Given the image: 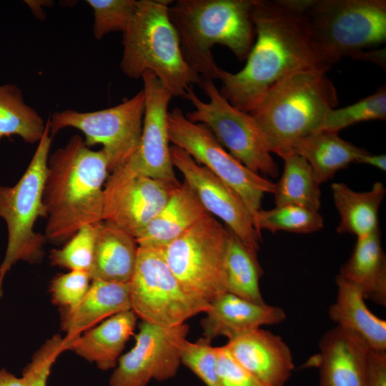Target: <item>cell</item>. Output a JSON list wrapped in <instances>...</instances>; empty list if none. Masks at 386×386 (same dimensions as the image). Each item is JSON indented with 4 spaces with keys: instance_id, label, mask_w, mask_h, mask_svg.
I'll use <instances>...</instances> for the list:
<instances>
[{
    "instance_id": "1",
    "label": "cell",
    "mask_w": 386,
    "mask_h": 386,
    "mask_svg": "<svg viewBox=\"0 0 386 386\" xmlns=\"http://www.w3.org/2000/svg\"><path fill=\"white\" fill-rule=\"evenodd\" d=\"M307 0H254L252 20L256 41L237 73L222 69L221 94L249 113L265 94L287 77L305 71H327L305 14Z\"/></svg>"
},
{
    "instance_id": "2",
    "label": "cell",
    "mask_w": 386,
    "mask_h": 386,
    "mask_svg": "<svg viewBox=\"0 0 386 386\" xmlns=\"http://www.w3.org/2000/svg\"><path fill=\"white\" fill-rule=\"evenodd\" d=\"M109 174L104 152L91 149L77 134L49 155L43 193L47 241L67 242L82 227L103 220Z\"/></svg>"
},
{
    "instance_id": "3",
    "label": "cell",
    "mask_w": 386,
    "mask_h": 386,
    "mask_svg": "<svg viewBox=\"0 0 386 386\" xmlns=\"http://www.w3.org/2000/svg\"><path fill=\"white\" fill-rule=\"evenodd\" d=\"M254 0H178L169 17L179 36L183 56L200 77L218 79L221 68L212 53L215 44L246 60L255 37Z\"/></svg>"
},
{
    "instance_id": "4",
    "label": "cell",
    "mask_w": 386,
    "mask_h": 386,
    "mask_svg": "<svg viewBox=\"0 0 386 386\" xmlns=\"http://www.w3.org/2000/svg\"><path fill=\"white\" fill-rule=\"evenodd\" d=\"M337 102L336 89L326 71L310 70L279 82L249 114L269 152L283 158L296 142L320 130Z\"/></svg>"
},
{
    "instance_id": "5",
    "label": "cell",
    "mask_w": 386,
    "mask_h": 386,
    "mask_svg": "<svg viewBox=\"0 0 386 386\" xmlns=\"http://www.w3.org/2000/svg\"><path fill=\"white\" fill-rule=\"evenodd\" d=\"M172 1L139 0L135 14L123 33L122 72L132 79L150 71L172 96L184 97L201 77L187 63L168 9Z\"/></svg>"
},
{
    "instance_id": "6",
    "label": "cell",
    "mask_w": 386,
    "mask_h": 386,
    "mask_svg": "<svg viewBox=\"0 0 386 386\" xmlns=\"http://www.w3.org/2000/svg\"><path fill=\"white\" fill-rule=\"evenodd\" d=\"M42 138L21 177L13 186H0V218L7 229V244L0 264V296L7 273L19 261L41 262L44 257V234L34 230L35 222L47 216L43 201L48 159L52 141L49 121Z\"/></svg>"
},
{
    "instance_id": "7",
    "label": "cell",
    "mask_w": 386,
    "mask_h": 386,
    "mask_svg": "<svg viewBox=\"0 0 386 386\" xmlns=\"http://www.w3.org/2000/svg\"><path fill=\"white\" fill-rule=\"evenodd\" d=\"M305 14L330 67L386 41L385 0H307Z\"/></svg>"
},
{
    "instance_id": "8",
    "label": "cell",
    "mask_w": 386,
    "mask_h": 386,
    "mask_svg": "<svg viewBox=\"0 0 386 386\" xmlns=\"http://www.w3.org/2000/svg\"><path fill=\"white\" fill-rule=\"evenodd\" d=\"M228 238V228L209 214L162 249L188 293L211 303L227 292Z\"/></svg>"
},
{
    "instance_id": "9",
    "label": "cell",
    "mask_w": 386,
    "mask_h": 386,
    "mask_svg": "<svg viewBox=\"0 0 386 386\" xmlns=\"http://www.w3.org/2000/svg\"><path fill=\"white\" fill-rule=\"evenodd\" d=\"M198 85L209 101L203 102L189 86L184 98L194 109L187 114V119L206 126L217 142L252 172L277 177L278 166L252 117L234 107L221 94L213 79L201 77Z\"/></svg>"
},
{
    "instance_id": "10",
    "label": "cell",
    "mask_w": 386,
    "mask_h": 386,
    "mask_svg": "<svg viewBox=\"0 0 386 386\" xmlns=\"http://www.w3.org/2000/svg\"><path fill=\"white\" fill-rule=\"evenodd\" d=\"M131 308L142 321L174 327L206 312L210 304L188 293L169 269L162 249L139 247L129 282Z\"/></svg>"
},
{
    "instance_id": "11",
    "label": "cell",
    "mask_w": 386,
    "mask_h": 386,
    "mask_svg": "<svg viewBox=\"0 0 386 386\" xmlns=\"http://www.w3.org/2000/svg\"><path fill=\"white\" fill-rule=\"evenodd\" d=\"M145 96L142 90L122 103L107 109L80 112H55L49 119L53 137L65 128L81 132L88 147L102 145L109 173L124 165L137 151L142 132Z\"/></svg>"
},
{
    "instance_id": "12",
    "label": "cell",
    "mask_w": 386,
    "mask_h": 386,
    "mask_svg": "<svg viewBox=\"0 0 386 386\" xmlns=\"http://www.w3.org/2000/svg\"><path fill=\"white\" fill-rule=\"evenodd\" d=\"M168 132L169 142L187 152L241 197L253 219L261 209L264 194L274 193L276 183L247 169L226 151L206 126L190 122L179 108L168 113Z\"/></svg>"
},
{
    "instance_id": "13",
    "label": "cell",
    "mask_w": 386,
    "mask_h": 386,
    "mask_svg": "<svg viewBox=\"0 0 386 386\" xmlns=\"http://www.w3.org/2000/svg\"><path fill=\"white\" fill-rule=\"evenodd\" d=\"M189 331L186 323L165 327L142 321L135 345L119 358L109 386H147L152 380L163 382L174 377Z\"/></svg>"
},
{
    "instance_id": "14",
    "label": "cell",
    "mask_w": 386,
    "mask_h": 386,
    "mask_svg": "<svg viewBox=\"0 0 386 386\" xmlns=\"http://www.w3.org/2000/svg\"><path fill=\"white\" fill-rule=\"evenodd\" d=\"M179 184L139 174L125 164L117 167L110 172L104 186L103 220L136 238Z\"/></svg>"
},
{
    "instance_id": "15",
    "label": "cell",
    "mask_w": 386,
    "mask_h": 386,
    "mask_svg": "<svg viewBox=\"0 0 386 386\" xmlns=\"http://www.w3.org/2000/svg\"><path fill=\"white\" fill-rule=\"evenodd\" d=\"M172 162L183 175L202 206L212 216L223 221L227 227L251 250L257 252L261 233L241 197L208 169L198 164L183 149L170 147Z\"/></svg>"
},
{
    "instance_id": "16",
    "label": "cell",
    "mask_w": 386,
    "mask_h": 386,
    "mask_svg": "<svg viewBox=\"0 0 386 386\" xmlns=\"http://www.w3.org/2000/svg\"><path fill=\"white\" fill-rule=\"evenodd\" d=\"M142 79L145 96L142 136L137 151L125 165L139 174L179 183L168 132V106L172 95L152 71L144 72Z\"/></svg>"
},
{
    "instance_id": "17",
    "label": "cell",
    "mask_w": 386,
    "mask_h": 386,
    "mask_svg": "<svg viewBox=\"0 0 386 386\" xmlns=\"http://www.w3.org/2000/svg\"><path fill=\"white\" fill-rule=\"evenodd\" d=\"M234 359L264 386H285L295 365L281 337L261 327L228 340L224 345Z\"/></svg>"
},
{
    "instance_id": "18",
    "label": "cell",
    "mask_w": 386,
    "mask_h": 386,
    "mask_svg": "<svg viewBox=\"0 0 386 386\" xmlns=\"http://www.w3.org/2000/svg\"><path fill=\"white\" fill-rule=\"evenodd\" d=\"M319 347V386L368 385L370 349L358 336L337 325L324 334Z\"/></svg>"
},
{
    "instance_id": "19",
    "label": "cell",
    "mask_w": 386,
    "mask_h": 386,
    "mask_svg": "<svg viewBox=\"0 0 386 386\" xmlns=\"http://www.w3.org/2000/svg\"><path fill=\"white\" fill-rule=\"evenodd\" d=\"M209 304L201 321L203 337L209 342L219 336L231 340L262 325L280 323L286 317L281 307L252 302L229 292Z\"/></svg>"
},
{
    "instance_id": "20",
    "label": "cell",
    "mask_w": 386,
    "mask_h": 386,
    "mask_svg": "<svg viewBox=\"0 0 386 386\" xmlns=\"http://www.w3.org/2000/svg\"><path fill=\"white\" fill-rule=\"evenodd\" d=\"M132 310L129 283L92 279L81 301L72 308H60L61 327L66 332L65 351L83 332L117 313Z\"/></svg>"
},
{
    "instance_id": "21",
    "label": "cell",
    "mask_w": 386,
    "mask_h": 386,
    "mask_svg": "<svg viewBox=\"0 0 386 386\" xmlns=\"http://www.w3.org/2000/svg\"><path fill=\"white\" fill-rule=\"evenodd\" d=\"M208 215L209 214L197 195L183 182L174 189L164 206L136 237L137 242L139 247L163 249Z\"/></svg>"
},
{
    "instance_id": "22",
    "label": "cell",
    "mask_w": 386,
    "mask_h": 386,
    "mask_svg": "<svg viewBox=\"0 0 386 386\" xmlns=\"http://www.w3.org/2000/svg\"><path fill=\"white\" fill-rule=\"evenodd\" d=\"M138 248L136 238L122 228L106 220L96 222L91 279L129 283Z\"/></svg>"
},
{
    "instance_id": "23",
    "label": "cell",
    "mask_w": 386,
    "mask_h": 386,
    "mask_svg": "<svg viewBox=\"0 0 386 386\" xmlns=\"http://www.w3.org/2000/svg\"><path fill=\"white\" fill-rule=\"evenodd\" d=\"M137 317L132 310L117 313L83 332L69 350L102 370L115 367L134 331Z\"/></svg>"
},
{
    "instance_id": "24",
    "label": "cell",
    "mask_w": 386,
    "mask_h": 386,
    "mask_svg": "<svg viewBox=\"0 0 386 386\" xmlns=\"http://www.w3.org/2000/svg\"><path fill=\"white\" fill-rule=\"evenodd\" d=\"M335 282L337 294L329 309L330 319L358 336L370 350L386 351V321L369 310L357 287L339 274Z\"/></svg>"
},
{
    "instance_id": "25",
    "label": "cell",
    "mask_w": 386,
    "mask_h": 386,
    "mask_svg": "<svg viewBox=\"0 0 386 386\" xmlns=\"http://www.w3.org/2000/svg\"><path fill=\"white\" fill-rule=\"evenodd\" d=\"M338 274L357 287L365 299L386 305V257L380 228L357 239L352 254Z\"/></svg>"
},
{
    "instance_id": "26",
    "label": "cell",
    "mask_w": 386,
    "mask_h": 386,
    "mask_svg": "<svg viewBox=\"0 0 386 386\" xmlns=\"http://www.w3.org/2000/svg\"><path fill=\"white\" fill-rule=\"evenodd\" d=\"M367 152L342 139L336 132L318 131L296 142L290 154L305 159L321 184Z\"/></svg>"
},
{
    "instance_id": "27",
    "label": "cell",
    "mask_w": 386,
    "mask_h": 386,
    "mask_svg": "<svg viewBox=\"0 0 386 386\" xmlns=\"http://www.w3.org/2000/svg\"><path fill=\"white\" fill-rule=\"evenodd\" d=\"M331 189L340 217L337 233L358 238L380 228L378 212L386 194L382 182H376L367 192H355L343 182L332 184Z\"/></svg>"
},
{
    "instance_id": "28",
    "label": "cell",
    "mask_w": 386,
    "mask_h": 386,
    "mask_svg": "<svg viewBox=\"0 0 386 386\" xmlns=\"http://www.w3.org/2000/svg\"><path fill=\"white\" fill-rule=\"evenodd\" d=\"M284 159V170L274 193L276 206L296 205L318 212L321 190L312 167L295 154Z\"/></svg>"
},
{
    "instance_id": "29",
    "label": "cell",
    "mask_w": 386,
    "mask_h": 386,
    "mask_svg": "<svg viewBox=\"0 0 386 386\" xmlns=\"http://www.w3.org/2000/svg\"><path fill=\"white\" fill-rule=\"evenodd\" d=\"M226 254L227 292L252 302L265 303L259 289L264 272L257 253L249 249L229 229Z\"/></svg>"
},
{
    "instance_id": "30",
    "label": "cell",
    "mask_w": 386,
    "mask_h": 386,
    "mask_svg": "<svg viewBox=\"0 0 386 386\" xmlns=\"http://www.w3.org/2000/svg\"><path fill=\"white\" fill-rule=\"evenodd\" d=\"M46 124L39 113L25 103L18 86L0 85V141L15 135L29 144L38 143Z\"/></svg>"
},
{
    "instance_id": "31",
    "label": "cell",
    "mask_w": 386,
    "mask_h": 386,
    "mask_svg": "<svg viewBox=\"0 0 386 386\" xmlns=\"http://www.w3.org/2000/svg\"><path fill=\"white\" fill-rule=\"evenodd\" d=\"M257 230L276 233L286 231L297 234H310L320 230L324 226L321 214L296 205L276 206L267 210L260 209L254 218Z\"/></svg>"
},
{
    "instance_id": "32",
    "label": "cell",
    "mask_w": 386,
    "mask_h": 386,
    "mask_svg": "<svg viewBox=\"0 0 386 386\" xmlns=\"http://www.w3.org/2000/svg\"><path fill=\"white\" fill-rule=\"evenodd\" d=\"M385 119L386 88L382 86L373 94L353 104L331 109L319 131L337 133L340 130L359 122Z\"/></svg>"
},
{
    "instance_id": "33",
    "label": "cell",
    "mask_w": 386,
    "mask_h": 386,
    "mask_svg": "<svg viewBox=\"0 0 386 386\" xmlns=\"http://www.w3.org/2000/svg\"><path fill=\"white\" fill-rule=\"evenodd\" d=\"M96 223L79 229L59 249H53L49 254L53 266L72 270L84 271L90 274L94 253Z\"/></svg>"
},
{
    "instance_id": "34",
    "label": "cell",
    "mask_w": 386,
    "mask_h": 386,
    "mask_svg": "<svg viewBox=\"0 0 386 386\" xmlns=\"http://www.w3.org/2000/svg\"><path fill=\"white\" fill-rule=\"evenodd\" d=\"M137 0H86L94 15L93 34L102 39L116 31L122 34L128 28L135 14Z\"/></svg>"
},
{
    "instance_id": "35",
    "label": "cell",
    "mask_w": 386,
    "mask_h": 386,
    "mask_svg": "<svg viewBox=\"0 0 386 386\" xmlns=\"http://www.w3.org/2000/svg\"><path fill=\"white\" fill-rule=\"evenodd\" d=\"M204 337L194 342L186 340L182 346L180 362L207 386H219L217 372V347Z\"/></svg>"
},
{
    "instance_id": "36",
    "label": "cell",
    "mask_w": 386,
    "mask_h": 386,
    "mask_svg": "<svg viewBox=\"0 0 386 386\" xmlns=\"http://www.w3.org/2000/svg\"><path fill=\"white\" fill-rule=\"evenodd\" d=\"M91 277L84 271L72 270L53 278L49 285L52 302L59 308H72L87 293Z\"/></svg>"
},
{
    "instance_id": "37",
    "label": "cell",
    "mask_w": 386,
    "mask_h": 386,
    "mask_svg": "<svg viewBox=\"0 0 386 386\" xmlns=\"http://www.w3.org/2000/svg\"><path fill=\"white\" fill-rule=\"evenodd\" d=\"M64 337L54 335L48 339L33 355L31 361L25 367L22 378L26 386H46L52 365L64 352Z\"/></svg>"
},
{
    "instance_id": "38",
    "label": "cell",
    "mask_w": 386,
    "mask_h": 386,
    "mask_svg": "<svg viewBox=\"0 0 386 386\" xmlns=\"http://www.w3.org/2000/svg\"><path fill=\"white\" fill-rule=\"evenodd\" d=\"M217 372L219 386H264L234 359L224 345L217 347Z\"/></svg>"
},
{
    "instance_id": "39",
    "label": "cell",
    "mask_w": 386,
    "mask_h": 386,
    "mask_svg": "<svg viewBox=\"0 0 386 386\" xmlns=\"http://www.w3.org/2000/svg\"><path fill=\"white\" fill-rule=\"evenodd\" d=\"M367 386H386V351L370 350Z\"/></svg>"
},
{
    "instance_id": "40",
    "label": "cell",
    "mask_w": 386,
    "mask_h": 386,
    "mask_svg": "<svg viewBox=\"0 0 386 386\" xmlns=\"http://www.w3.org/2000/svg\"><path fill=\"white\" fill-rule=\"evenodd\" d=\"M357 163L366 164L373 166L382 171H386L385 154H373L367 152L362 155L357 161Z\"/></svg>"
},
{
    "instance_id": "41",
    "label": "cell",
    "mask_w": 386,
    "mask_h": 386,
    "mask_svg": "<svg viewBox=\"0 0 386 386\" xmlns=\"http://www.w3.org/2000/svg\"><path fill=\"white\" fill-rule=\"evenodd\" d=\"M0 386H26L22 377H17L5 368H0Z\"/></svg>"
},
{
    "instance_id": "42",
    "label": "cell",
    "mask_w": 386,
    "mask_h": 386,
    "mask_svg": "<svg viewBox=\"0 0 386 386\" xmlns=\"http://www.w3.org/2000/svg\"><path fill=\"white\" fill-rule=\"evenodd\" d=\"M384 50H369L362 53L357 59L371 61L382 67L385 66V52Z\"/></svg>"
},
{
    "instance_id": "43",
    "label": "cell",
    "mask_w": 386,
    "mask_h": 386,
    "mask_svg": "<svg viewBox=\"0 0 386 386\" xmlns=\"http://www.w3.org/2000/svg\"><path fill=\"white\" fill-rule=\"evenodd\" d=\"M25 2L37 17L43 16L44 11L41 9V6L49 5L48 3H49L48 1H26Z\"/></svg>"
}]
</instances>
